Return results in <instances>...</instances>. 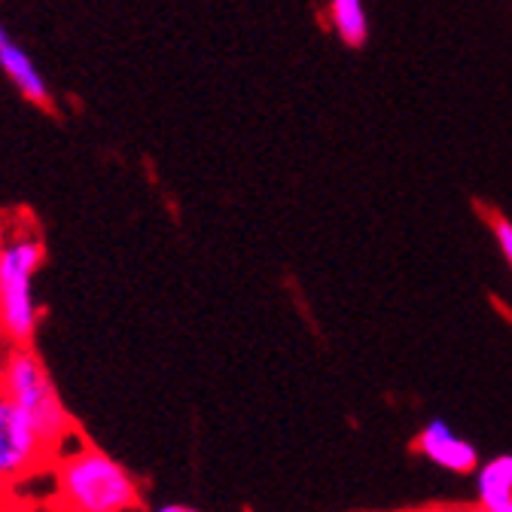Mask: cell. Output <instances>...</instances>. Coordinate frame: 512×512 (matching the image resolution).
Segmentation results:
<instances>
[{"mask_svg":"<svg viewBox=\"0 0 512 512\" xmlns=\"http://www.w3.org/2000/svg\"><path fill=\"white\" fill-rule=\"evenodd\" d=\"M482 512H512V497L503 500V503H497V506H488V509H482Z\"/></svg>","mask_w":512,"mask_h":512,"instance_id":"8fae6325","label":"cell"},{"mask_svg":"<svg viewBox=\"0 0 512 512\" xmlns=\"http://www.w3.org/2000/svg\"><path fill=\"white\" fill-rule=\"evenodd\" d=\"M0 491H4V485H0Z\"/></svg>","mask_w":512,"mask_h":512,"instance_id":"5bb4252c","label":"cell"},{"mask_svg":"<svg viewBox=\"0 0 512 512\" xmlns=\"http://www.w3.org/2000/svg\"><path fill=\"white\" fill-rule=\"evenodd\" d=\"M476 500L482 509L512 497V455H494L476 467Z\"/></svg>","mask_w":512,"mask_h":512,"instance_id":"52a82bcc","label":"cell"},{"mask_svg":"<svg viewBox=\"0 0 512 512\" xmlns=\"http://www.w3.org/2000/svg\"><path fill=\"white\" fill-rule=\"evenodd\" d=\"M491 235H494V244H497V250H500V256H503V263H506L509 272H512V220L494 214V217H491Z\"/></svg>","mask_w":512,"mask_h":512,"instance_id":"9c48e42d","label":"cell"},{"mask_svg":"<svg viewBox=\"0 0 512 512\" xmlns=\"http://www.w3.org/2000/svg\"><path fill=\"white\" fill-rule=\"evenodd\" d=\"M7 348H10V345H7V339H4V336H0V366H4V357H7Z\"/></svg>","mask_w":512,"mask_h":512,"instance_id":"4fadbf2b","label":"cell"},{"mask_svg":"<svg viewBox=\"0 0 512 512\" xmlns=\"http://www.w3.org/2000/svg\"><path fill=\"white\" fill-rule=\"evenodd\" d=\"M412 448L427 464L452 473V476H470L482 464L479 448L467 436L455 433L452 424L442 418H430L412 439Z\"/></svg>","mask_w":512,"mask_h":512,"instance_id":"5b68a950","label":"cell"},{"mask_svg":"<svg viewBox=\"0 0 512 512\" xmlns=\"http://www.w3.org/2000/svg\"><path fill=\"white\" fill-rule=\"evenodd\" d=\"M46 263V241L25 214L10 217L0 244V336L7 345H34L40 330L37 275Z\"/></svg>","mask_w":512,"mask_h":512,"instance_id":"6da1fadb","label":"cell"},{"mask_svg":"<svg viewBox=\"0 0 512 512\" xmlns=\"http://www.w3.org/2000/svg\"><path fill=\"white\" fill-rule=\"evenodd\" d=\"M150 512H202V509L186 506V503H162V506H153Z\"/></svg>","mask_w":512,"mask_h":512,"instance_id":"30bf717a","label":"cell"},{"mask_svg":"<svg viewBox=\"0 0 512 512\" xmlns=\"http://www.w3.org/2000/svg\"><path fill=\"white\" fill-rule=\"evenodd\" d=\"M0 74H4L10 80V86L25 101H31L34 107H52L55 104L49 80L37 68L31 52L13 37V31L7 28L4 19H0Z\"/></svg>","mask_w":512,"mask_h":512,"instance_id":"8992f818","label":"cell"},{"mask_svg":"<svg viewBox=\"0 0 512 512\" xmlns=\"http://www.w3.org/2000/svg\"><path fill=\"white\" fill-rule=\"evenodd\" d=\"M52 464L55 455L34 430L31 418L7 394H0V485H22Z\"/></svg>","mask_w":512,"mask_h":512,"instance_id":"277c9868","label":"cell"},{"mask_svg":"<svg viewBox=\"0 0 512 512\" xmlns=\"http://www.w3.org/2000/svg\"><path fill=\"white\" fill-rule=\"evenodd\" d=\"M7 229H10V217H0V244L7 238Z\"/></svg>","mask_w":512,"mask_h":512,"instance_id":"7c38bea8","label":"cell"},{"mask_svg":"<svg viewBox=\"0 0 512 512\" xmlns=\"http://www.w3.org/2000/svg\"><path fill=\"white\" fill-rule=\"evenodd\" d=\"M0 394H7L34 424L49 452L58 458L71 439H80L77 421L64 409L61 394L31 345H10L0 366Z\"/></svg>","mask_w":512,"mask_h":512,"instance_id":"3957f363","label":"cell"},{"mask_svg":"<svg viewBox=\"0 0 512 512\" xmlns=\"http://www.w3.org/2000/svg\"><path fill=\"white\" fill-rule=\"evenodd\" d=\"M52 467L68 512H135L141 506L138 479L86 439L64 448Z\"/></svg>","mask_w":512,"mask_h":512,"instance_id":"7a4b0ae2","label":"cell"},{"mask_svg":"<svg viewBox=\"0 0 512 512\" xmlns=\"http://www.w3.org/2000/svg\"><path fill=\"white\" fill-rule=\"evenodd\" d=\"M330 25L348 49H360L369 40V16L363 0H330Z\"/></svg>","mask_w":512,"mask_h":512,"instance_id":"ba28073f","label":"cell"}]
</instances>
